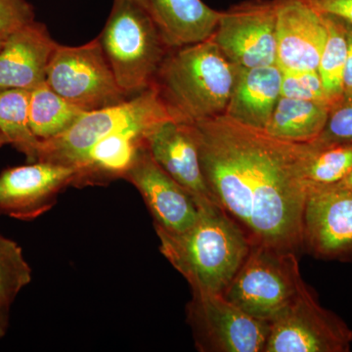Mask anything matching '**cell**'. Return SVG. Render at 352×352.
<instances>
[{
    "instance_id": "1",
    "label": "cell",
    "mask_w": 352,
    "mask_h": 352,
    "mask_svg": "<svg viewBox=\"0 0 352 352\" xmlns=\"http://www.w3.org/2000/svg\"><path fill=\"white\" fill-rule=\"evenodd\" d=\"M204 177L252 245L302 249V215L314 143H298L228 116L190 124Z\"/></svg>"
},
{
    "instance_id": "2",
    "label": "cell",
    "mask_w": 352,
    "mask_h": 352,
    "mask_svg": "<svg viewBox=\"0 0 352 352\" xmlns=\"http://www.w3.org/2000/svg\"><path fill=\"white\" fill-rule=\"evenodd\" d=\"M160 251L188 282L192 293L223 294L251 250L247 234L222 208L200 210L182 232L155 226Z\"/></svg>"
},
{
    "instance_id": "3",
    "label": "cell",
    "mask_w": 352,
    "mask_h": 352,
    "mask_svg": "<svg viewBox=\"0 0 352 352\" xmlns=\"http://www.w3.org/2000/svg\"><path fill=\"white\" fill-rule=\"evenodd\" d=\"M237 71L210 36L168 51L152 87L176 122L194 124L226 113Z\"/></svg>"
},
{
    "instance_id": "4",
    "label": "cell",
    "mask_w": 352,
    "mask_h": 352,
    "mask_svg": "<svg viewBox=\"0 0 352 352\" xmlns=\"http://www.w3.org/2000/svg\"><path fill=\"white\" fill-rule=\"evenodd\" d=\"M97 38L127 97L152 87L170 50L149 11L133 0H113L107 23Z\"/></svg>"
},
{
    "instance_id": "5",
    "label": "cell",
    "mask_w": 352,
    "mask_h": 352,
    "mask_svg": "<svg viewBox=\"0 0 352 352\" xmlns=\"http://www.w3.org/2000/svg\"><path fill=\"white\" fill-rule=\"evenodd\" d=\"M168 120L175 119L151 87L118 105L85 112L68 131L41 141L36 162L75 168L101 139L127 129L151 131Z\"/></svg>"
},
{
    "instance_id": "6",
    "label": "cell",
    "mask_w": 352,
    "mask_h": 352,
    "mask_svg": "<svg viewBox=\"0 0 352 352\" xmlns=\"http://www.w3.org/2000/svg\"><path fill=\"white\" fill-rule=\"evenodd\" d=\"M305 284L296 252L252 245L223 295L245 314L270 323Z\"/></svg>"
},
{
    "instance_id": "7",
    "label": "cell",
    "mask_w": 352,
    "mask_h": 352,
    "mask_svg": "<svg viewBox=\"0 0 352 352\" xmlns=\"http://www.w3.org/2000/svg\"><path fill=\"white\" fill-rule=\"evenodd\" d=\"M45 82L85 112L131 98L118 85L98 38L80 46L58 43L46 69Z\"/></svg>"
},
{
    "instance_id": "8",
    "label": "cell",
    "mask_w": 352,
    "mask_h": 352,
    "mask_svg": "<svg viewBox=\"0 0 352 352\" xmlns=\"http://www.w3.org/2000/svg\"><path fill=\"white\" fill-rule=\"evenodd\" d=\"M352 330L339 315L322 307L307 284L270 322L263 352H347Z\"/></svg>"
},
{
    "instance_id": "9",
    "label": "cell",
    "mask_w": 352,
    "mask_h": 352,
    "mask_svg": "<svg viewBox=\"0 0 352 352\" xmlns=\"http://www.w3.org/2000/svg\"><path fill=\"white\" fill-rule=\"evenodd\" d=\"M187 321L197 349L212 352H263L270 323L254 318L223 294L192 293Z\"/></svg>"
},
{
    "instance_id": "10",
    "label": "cell",
    "mask_w": 352,
    "mask_h": 352,
    "mask_svg": "<svg viewBox=\"0 0 352 352\" xmlns=\"http://www.w3.org/2000/svg\"><path fill=\"white\" fill-rule=\"evenodd\" d=\"M212 38L235 66L276 64L275 0H245L220 11Z\"/></svg>"
},
{
    "instance_id": "11",
    "label": "cell",
    "mask_w": 352,
    "mask_h": 352,
    "mask_svg": "<svg viewBox=\"0 0 352 352\" xmlns=\"http://www.w3.org/2000/svg\"><path fill=\"white\" fill-rule=\"evenodd\" d=\"M302 249L314 258L352 261V188L309 183L302 215Z\"/></svg>"
},
{
    "instance_id": "12",
    "label": "cell",
    "mask_w": 352,
    "mask_h": 352,
    "mask_svg": "<svg viewBox=\"0 0 352 352\" xmlns=\"http://www.w3.org/2000/svg\"><path fill=\"white\" fill-rule=\"evenodd\" d=\"M76 171L72 166L34 162L0 173V215L31 221L50 212L58 196L74 186Z\"/></svg>"
},
{
    "instance_id": "13",
    "label": "cell",
    "mask_w": 352,
    "mask_h": 352,
    "mask_svg": "<svg viewBox=\"0 0 352 352\" xmlns=\"http://www.w3.org/2000/svg\"><path fill=\"white\" fill-rule=\"evenodd\" d=\"M142 196L154 226L182 232L195 223L200 210L179 183L157 164L146 142L141 146L133 164L124 176Z\"/></svg>"
},
{
    "instance_id": "14",
    "label": "cell",
    "mask_w": 352,
    "mask_h": 352,
    "mask_svg": "<svg viewBox=\"0 0 352 352\" xmlns=\"http://www.w3.org/2000/svg\"><path fill=\"white\" fill-rule=\"evenodd\" d=\"M146 145L157 164L186 190L199 210L220 208L204 177L190 124L164 122L146 136Z\"/></svg>"
},
{
    "instance_id": "15",
    "label": "cell",
    "mask_w": 352,
    "mask_h": 352,
    "mask_svg": "<svg viewBox=\"0 0 352 352\" xmlns=\"http://www.w3.org/2000/svg\"><path fill=\"white\" fill-rule=\"evenodd\" d=\"M276 65L282 72L314 71L326 38L323 15L302 0H275Z\"/></svg>"
},
{
    "instance_id": "16",
    "label": "cell",
    "mask_w": 352,
    "mask_h": 352,
    "mask_svg": "<svg viewBox=\"0 0 352 352\" xmlns=\"http://www.w3.org/2000/svg\"><path fill=\"white\" fill-rule=\"evenodd\" d=\"M57 45L45 25L34 21L9 34L0 50V90H32L45 82Z\"/></svg>"
},
{
    "instance_id": "17",
    "label": "cell",
    "mask_w": 352,
    "mask_h": 352,
    "mask_svg": "<svg viewBox=\"0 0 352 352\" xmlns=\"http://www.w3.org/2000/svg\"><path fill=\"white\" fill-rule=\"evenodd\" d=\"M283 72L275 65L241 68L227 104L226 115L245 124L264 129L282 96Z\"/></svg>"
},
{
    "instance_id": "18",
    "label": "cell",
    "mask_w": 352,
    "mask_h": 352,
    "mask_svg": "<svg viewBox=\"0 0 352 352\" xmlns=\"http://www.w3.org/2000/svg\"><path fill=\"white\" fill-rule=\"evenodd\" d=\"M151 131L127 129L101 139L74 168L76 171L74 186L106 185L119 178L124 179Z\"/></svg>"
},
{
    "instance_id": "19",
    "label": "cell",
    "mask_w": 352,
    "mask_h": 352,
    "mask_svg": "<svg viewBox=\"0 0 352 352\" xmlns=\"http://www.w3.org/2000/svg\"><path fill=\"white\" fill-rule=\"evenodd\" d=\"M164 43L173 48L201 43L214 34L220 11L203 0H147Z\"/></svg>"
},
{
    "instance_id": "20",
    "label": "cell",
    "mask_w": 352,
    "mask_h": 352,
    "mask_svg": "<svg viewBox=\"0 0 352 352\" xmlns=\"http://www.w3.org/2000/svg\"><path fill=\"white\" fill-rule=\"evenodd\" d=\"M330 109L320 102L281 96L264 131L282 140L314 142L327 122Z\"/></svg>"
},
{
    "instance_id": "21",
    "label": "cell",
    "mask_w": 352,
    "mask_h": 352,
    "mask_svg": "<svg viewBox=\"0 0 352 352\" xmlns=\"http://www.w3.org/2000/svg\"><path fill=\"white\" fill-rule=\"evenodd\" d=\"M85 113L53 91L46 82L31 90L30 126L41 141L56 138L68 131Z\"/></svg>"
},
{
    "instance_id": "22",
    "label": "cell",
    "mask_w": 352,
    "mask_h": 352,
    "mask_svg": "<svg viewBox=\"0 0 352 352\" xmlns=\"http://www.w3.org/2000/svg\"><path fill=\"white\" fill-rule=\"evenodd\" d=\"M31 90H0V131L8 139L9 144L27 157L30 163L38 161L41 140L30 126L29 107Z\"/></svg>"
},
{
    "instance_id": "23",
    "label": "cell",
    "mask_w": 352,
    "mask_h": 352,
    "mask_svg": "<svg viewBox=\"0 0 352 352\" xmlns=\"http://www.w3.org/2000/svg\"><path fill=\"white\" fill-rule=\"evenodd\" d=\"M325 18L327 38L319 61L318 71L331 107L344 97V73L347 53L346 24L336 18Z\"/></svg>"
},
{
    "instance_id": "24",
    "label": "cell",
    "mask_w": 352,
    "mask_h": 352,
    "mask_svg": "<svg viewBox=\"0 0 352 352\" xmlns=\"http://www.w3.org/2000/svg\"><path fill=\"white\" fill-rule=\"evenodd\" d=\"M32 278L22 248L0 234V305L10 307Z\"/></svg>"
},
{
    "instance_id": "25",
    "label": "cell",
    "mask_w": 352,
    "mask_h": 352,
    "mask_svg": "<svg viewBox=\"0 0 352 352\" xmlns=\"http://www.w3.org/2000/svg\"><path fill=\"white\" fill-rule=\"evenodd\" d=\"M351 170L352 145L316 146L308 166L307 179L314 184H333L344 179Z\"/></svg>"
},
{
    "instance_id": "26",
    "label": "cell",
    "mask_w": 352,
    "mask_h": 352,
    "mask_svg": "<svg viewBox=\"0 0 352 352\" xmlns=\"http://www.w3.org/2000/svg\"><path fill=\"white\" fill-rule=\"evenodd\" d=\"M312 143L319 148L352 145V95L331 107L323 131Z\"/></svg>"
},
{
    "instance_id": "27",
    "label": "cell",
    "mask_w": 352,
    "mask_h": 352,
    "mask_svg": "<svg viewBox=\"0 0 352 352\" xmlns=\"http://www.w3.org/2000/svg\"><path fill=\"white\" fill-rule=\"evenodd\" d=\"M281 94L288 98L320 102L330 105L317 69L283 72Z\"/></svg>"
},
{
    "instance_id": "28",
    "label": "cell",
    "mask_w": 352,
    "mask_h": 352,
    "mask_svg": "<svg viewBox=\"0 0 352 352\" xmlns=\"http://www.w3.org/2000/svg\"><path fill=\"white\" fill-rule=\"evenodd\" d=\"M34 10L27 0H0V32L8 36L34 21Z\"/></svg>"
},
{
    "instance_id": "29",
    "label": "cell",
    "mask_w": 352,
    "mask_h": 352,
    "mask_svg": "<svg viewBox=\"0 0 352 352\" xmlns=\"http://www.w3.org/2000/svg\"><path fill=\"white\" fill-rule=\"evenodd\" d=\"M316 12L352 25V0H302Z\"/></svg>"
},
{
    "instance_id": "30",
    "label": "cell",
    "mask_w": 352,
    "mask_h": 352,
    "mask_svg": "<svg viewBox=\"0 0 352 352\" xmlns=\"http://www.w3.org/2000/svg\"><path fill=\"white\" fill-rule=\"evenodd\" d=\"M347 53L344 73V96L352 95V25L346 24Z\"/></svg>"
},
{
    "instance_id": "31",
    "label": "cell",
    "mask_w": 352,
    "mask_h": 352,
    "mask_svg": "<svg viewBox=\"0 0 352 352\" xmlns=\"http://www.w3.org/2000/svg\"><path fill=\"white\" fill-rule=\"evenodd\" d=\"M9 324V307L0 305V340L6 335Z\"/></svg>"
},
{
    "instance_id": "32",
    "label": "cell",
    "mask_w": 352,
    "mask_h": 352,
    "mask_svg": "<svg viewBox=\"0 0 352 352\" xmlns=\"http://www.w3.org/2000/svg\"><path fill=\"white\" fill-rule=\"evenodd\" d=\"M335 184L340 185V186L351 187L352 188V170L344 179H342V182L335 183Z\"/></svg>"
},
{
    "instance_id": "33",
    "label": "cell",
    "mask_w": 352,
    "mask_h": 352,
    "mask_svg": "<svg viewBox=\"0 0 352 352\" xmlns=\"http://www.w3.org/2000/svg\"><path fill=\"white\" fill-rule=\"evenodd\" d=\"M7 144H9L8 139H7L6 136L1 133V131H0V147Z\"/></svg>"
},
{
    "instance_id": "34",
    "label": "cell",
    "mask_w": 352,
    "mask_h": 352,
    "mask_svg": "<svg viewBox=\"0 0 352 352\" xmlns=\"http://www.w3.org/2000/svg\"><path fill=\"white\" fill-rule=\"evenodd\" d=\"M7 38V34H2L0 32V50H1L2 46H3L4 43H6Z\"/></svg>"
},
{
    "instance_id": "35",
    "label": "cell",
    "mask_w": 352,
    "mask_h": 352,
    "mask_svg": "<svg viewBox=\"0 0 352 352\" xmlns=\"http://www.w3.org/2000/svg\"><path fill=\"white\" fill-rule=\"evenodd\" d=\"M133 1L138 2V3L140 4L141 6L144 7L145 9L148 10V3L147 0H133ZM149 11V10H148Z\"/></svg>"
}]
</instances>
